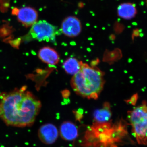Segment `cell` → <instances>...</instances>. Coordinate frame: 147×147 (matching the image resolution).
I'll return each instance as SVG.
<instances>
[{
  "instance_id": "7c38bea8",
  "label": "cell",
  "mask_w": 147,
  "mask_h": 147,
  "mask_svg": "<svg viewBox=\"0 0 147 147\" xmlns=\"http://www.w3.org/2000/svg\"><path fill=\"white\" fill-rule=\"evenodd\" d=\"M82 63L75 58H69L64 62L63 67L67 73L74 75L81 69Z\"/></svg>"
},
{
  "instance_id": "7a4b0ae2",
  "label": "cell",
  "mask_w": 147,
  "mask_h": 147,
  "mask_svg": "<svg viewBox=\"0 0 147 147\" xmlns=\"http://www.w3.org/2000/svg\"><path fill=\"white\" fill-rule=\"evenodd\" d=\"M104 75L99 69L83 63L81 69L72 77L71 87L76 94L83 97L97 99L105 84Z\"/></svg>"
},
{
  "instance_id": "52a82bcc",
  "label": "cell",
  "mask_w": 147,
  "mask_h": 147,
  "mask_svg": "<svg viewBox=\"0 0 147 147\" xmlns=\"http://www.w3.org/2000/svg\"><path fill=\"white\" fill-rule=\"evenodd\" d=\"M38 15L36 11L31 7H24L18 11V21L26 27L31 26L36 23Z\"/></svg>"
},
{
  "instance_id": "9c48e42d",
  "label": "cell",
  "mask_w": 147,
  "mask_h": 147,
  "mask_svg": "<svg viewBox=\"0 0 147 147\" xmlns=\"http://www.w3.org/2000/svg\"><path fill=\"white\" fill-rule=\"evenodd\" d=\"M60 134L64 140L73 141L78 137V129L75 124L71 122H64L61 125Z\"/></svg>"
},
{
  "instance_id": "277c9868",
  "label": "cell",
  "mask_w": 147,
  "mask_h": 147,
  "mask_svg": "<svg viewBox=\"0 0 147 147\" xmlns=\"http://www.w3.org/2000/svg\"><path fill=\"white\" fill-rule=\"evenodd\" d=\"M59 33L57 27L46 21L36 22L32 26L28 33L24 37L26 40L53 41Z\"/></svg>"
},
{
  "instance_id": "8fae6325",
  "label": "cell",
  "mask_w": 147,
  "mask_h": 147,
  "mask_svg": "<svg viewBox=\"0 0 147 147\" xmlns=\"http://www.w3.org/2000/svg\"><path fill=\"white\" fill-rule=\"evenodd\" d=\"M137 13L135 6L131 3H124L118 7V15L123 19H131L134 17Z\"/></svg>"
},
{
  "instance_id": "6da1fadb",
  "label": "cell",
  "mask_w": 147,
  "mask_h": 147,
  "mask_svg": "<svg viewBox=\"0 0 147 147\" xmlns=\"http://www.w3.org/2000/svg\"><path fill=\"white\" fill-rule=\"evenodd\" d=\"M41 107L40 101L23 87L4 95L1 99L0 117L9 126H30Z\"/></svg>"
},
{
  "instance_id": "8992f818",
  "label": "cell",
  "mask_w": 147,
  "mask_h": 147,
  "mask_svg": "<svg viewBox=\"0 0 147 147\" xmlns=\"http://www.w3.org/2000/svg\"><path fill=\"white\" fill-rule=\"evenodd\" d=\"M40 140L45 144H54L57 139L59 132L57 128L53 124L47 123L40 127L38 131Z\"/></svg>"
},
{
  "instance_id": "ba28073f",
  "label": "cell",
  "mask_w": 147,
  "mask_h": 147,
  "mask_svg": "<svg viewBox=\"0 0 147 147\" xmlns=\"http://www.w3.org/2000/svg\"><path fill=\"white\" fill-rule=\"evenodd\" d=\"M38 57L43 62L50 65H55L59 61V56L57 52L53 48L44 47L39 50Z\"/></svg>"
},
{
  "instance_id": "30bf717a",
  "label": "cell",
  "mask_w": 147,
  "mask_h": 147,
  "mask_svg": "<svg viewBox=\"0 0 147 147\" xmlns=\"http://www.w3.org/2000/svg\"><path fill=\"white\" fill-rule=\"evenodd\" d=\"M112 116L110 104L105 102L102 108L98 109L94 114L95 123H104L109 121Z\"/></svg>"
},
{
  "instance_id": "3957f363",
  "label": "cell",
  "mask_w": 147,
  "mask_h": 147,
  "mask_svg": "<svg viewBox=\"0 0 147 147\" xmlns=\"http://www.w3.org/2000/svg\"><path fill=\"white\" fill-rule=\"evenodd\" d=\"M128 119L132 127L134 137L139 144H147V113L146 102L128 112Z\"/></svg>"
},
{
  "instance_id": "5b68a950",
  "label": "cell",
  "mask_w": 147,
  "mask_h": 147,
  "mask_svg": "<svg viewBox=\"0 0 147 147\" xmlns=\"http://www.w3.org/2000/svg\"><path fill=\"white\" fill-rule=\"evenodd\" d=\"M61 30L66 36L74 37L78 36L82 32L81 21L78 18L73 16L66 18L62 23Z\"/></svg>"
}]
</instances>
